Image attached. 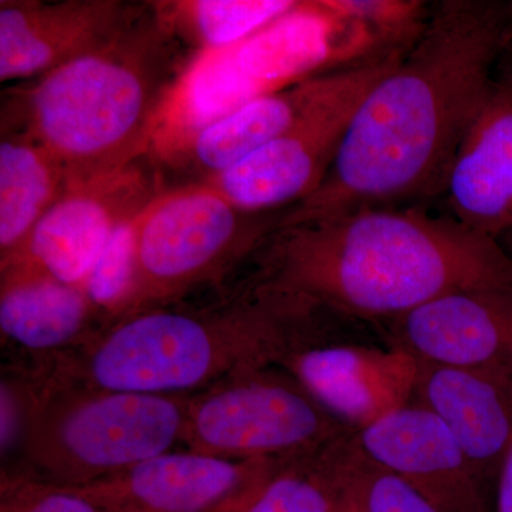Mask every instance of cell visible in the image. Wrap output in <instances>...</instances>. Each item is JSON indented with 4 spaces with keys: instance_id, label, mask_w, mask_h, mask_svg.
Instances as JSON below:
<instances>
[{
    "instance_id": "6da1fadb",
    "label": "cell",
    "mask_w": 512,
    "mask_h": 512,
    "mask_svg": "<svg viewBox=\"0 0 512 512\" xmlns=\"http://www.w3.org/2000/svg\"><path fill=\"white\" fill-rule=\"evenodd\" d=\"M512 42V0H446L360 101L318 190L276 228L444 195L451 165Z\"/></svg>"
},
{
    "instance_id": "7a4b0ae2",
    "label": "cell",
    "mask_w": 512,
    "mask_h": 512,
    "mask_svg": "<svg viewBox=\"0 0 512 512\" xmlns=\"http://www.w3.org/2000/svg\"><path fill=\"white\" fill-rule=\"evenodd\" d=\"M256 278L323 313L387 323L447 293L512 286V256L453 215L362 208L276 228Z\"/></svg>"
},
{
    "instance_id": "3957f363",
    "label": "cell",
    "mask_w": 512,
    "mask_h": 512,
    "mask_svg": "<svg viewBox=\"0 0 512 512\" xmlns=\"http://www.w3.org/2000/svg\"><path fill=\"white\" fill-rule=\"evenodd\" d=\"M320 315L254 276L210 305L178 302L123 316L49 367L100 389L191 396L238 373L281 366L316 342Z\"/></svg>"
},
{
    "instance_id": "277c9868",
    "label": "cell",
    "mask_w": 512,
    "mask_h": 512,
    "mask_svg": "<svg viewBox=\"0 0 512 512\" xmlns=\"http://www.w3.org/2000/svg\"><path fill=\"white\" fill-rule=\"evenodd\" d=\"M194 57L151 2L103 45L2 92V133L28 134L62 165L69 187L150 156L158 117Z\"/></svg>"
},
{
    "instance_id": "5b68a950",
    "label": "cell",
    "mask_w": 512,
    "mask_h": 512,
    "mask_svg": "<svg viewBox=\"0 0 512 512\" xmlns=\"http://www.w3.org/2000/svg\"><path fill=\"white\" fill-rule=\"evenodd\" d=\"M392 49L336 0L298 2L247 39L192 57L165 100L150 157L160 167L202 128L245 104Z\"/></svg>"
},
{
    "instance_id": "8992f818",
    "label": "cell",
    "mask_w": 512,
    "mask_h": 512,
    "mask_svg": "<svg viewBox=\"0 0 512 512\" xmlns=\"http://www.w3.org/2000/svg\"><path fill=\"white\" fill-rule=\"evenodd\" d=\"M28 375L32 403L20 451L29 476L86 487L181 443L188 396L100 389L49 367Z\"/></svg>"
},
{
    "instance_id": "52a82bcc",
    "label": "cell",
    "mask_w": 512,
    "mask_h": 512,
    "mask_svg": "<svg viewBox=\"0 0 512 512\" xmlns=\"http://www.w3.org/2000/svg\"><path fill=\"white\" fill-rule=\"evenodd\" d=\"M281 212L239 210L201 184L165 188L140 215L136 285L124 316L183 302L205 286L221 288L254 258Z\"/></svg>"
},
{
    "instance_id": "ba28073f",
    "label": "cell",
    "mask_w": 512,
    "mask_h": 512,
    "mask_svg": "<svg viewBox=\"0 0 512 512\" xmlns=\"http://www.w3.org/2000/svg\"><path fill=\"white\" fill-rule=\"evenodd\" d=\"M353 429L320 406L284 367L248 370L188 396L181 443L232 460H302Z\"/></svg>"
},
{
    "instance_id": "9c48e42d",
    "label": "cell",
    "mask_w": 512,
    "mask_h": 512,
    "mask_svg": "<svg viewBox=\"0 0 512 512\" xmlns=\"http://www.w3.org/2000/svg\"><path fill=\"white\" fill-rule=\"evenodd\" d=\"M409 47L373 57L362 76L335 100L234 167L197 184L254 214L285 211L306 200L325 180L360 101Z\"/></svg>"
},
{
    "instance_id": "30bf717a",
    "label": "cell",
    "mask_w": 512,
    "mask_h": 512,
    "mask_svg": "<svg viewBox=\"0 0 512 512\" xmlns=\"http://www.w3.org/2000/svg\"><path fill=\"white\" fill-rule=\"evenodd\" d=\"M161 177L158 165L144 156L113 173L67 188L15 261H28L64 284L83 288L117 229L165 190Z\"/></svg>"
},
{
    "instance_id": "8fae6325",
    "label": "cell",
    "mask_w": 512,
    "mask_h": 512,
    "mask_svg": "<svg viewBox=\"0 0 512 512\" xmlns=\"http://www.w3.org/2000/svg\"><path fill=\"white\" fill-rule=\"evenodd\" d=\"M284 464L185 448L80 488L107 512H242Z\"/></svg>"
},
{
    "instance_id": "7c38bea8",
    "label": "cell",
    "mask_w": 512,
    "mask_h": 512,
    "mask_svg": "<svg viewBox=\"0 0 512 512\" xmlns=\"http://www.w3.org/2000/svg\"><path fill=\"white\" fill-rule=\"evenodd\" d=\"M352 444L440 512H488L484 481L446 424L423 404L412 400L355 431Z\"/></svg>"
},
{
    "instance_id": "4fadbf2b",
    "label": "cell",
    "mask_w": 512,
    "mask_h": 512,
    "mask_svg": "<svg viewBox=\"0 0 512 512\" xmlns=\"http://www.w3.org/2000/svg\"><path fill=\"white\" fill-rule=\"evenodd\" d=\"M386 325L420 362L512 375V286L447 293Z\"/></svg>"
},
{
    "instance_id": "5bb4252c",
    "label": "cell",
    "mask_w": 512,
    "mask_h": 512,
    "mask_svg": "<svg viewBox=\"0 0 512 512\" xmlns=\"http://www.w3.org/2000/svg\"><path fill=\"white\" fill-rule=\"evenodd\" d=\"M281 367L353 430H362L412 402L420 363L406 350L312 342Z\"/></svg>"
},
{
    "instance_id": "9a60e30c",
    "label": "cell",
    "mask_w": 512,
    "mask_h": 512,
    "mask_svg": "<svg viewBox=\"0 0 512 512\" xmlns=\"http://www.w3.org/2000/svg\"><path fill=\"white\" fill-rule=\"evenodd\" d=\"M138 5L120 0H2L0 82H29L111 39Z\"/></svg>"
},
{
    "instance_id": "2e32d148",
    "label": "cell",
    "mask_w": 512,
    "mask_h": 512,
    "mask_svg": "<svg viewBox=\"0 0 512 512\" xmlns=\"http://www.w3.org/2000/svg\"><path fill=\"white\" fill-rule=\"evenodd\" d=\"M451 215L497 239L512 232V42L448 175Z\"/></svg>"
},
{
    "instance_id": "e0dca14e",
    "label": "cell",
    "mask_w": 512,
    "mask_h": 512,
    "mask_svg": "<svg viewBox=\"0 0 512 512\" xmlns=\"http://www.w3.org/2000/svg\"><path fill=\"white\" fill-rule=\"evenodd\" d=\"M373 57L245 104L198 131L160 165V170L184 171L192 175L187 184H197L234 167L348 90Z\"/></svg>"
},
{
    "instance_id": "ac0fdd59",
    "label": "cell",
    "mask_w": 512,
    "mask_h": 512,
    "mask_svg": "<svg viewBox=\"0 0 512 512\" xmlns=\"http://www.w3.org/2000/svg\"><path fill=\"white\" fill-rule=\"evenodd\" d=\"M416 402L451 431L485 484L512 446V375L420 362Z\"/></svg>"
},
{
    "instance_id": "d6986e66",
    "label": "cell",
    "mask_w": 512,
    "mask_h": 512,
    "mask_svg": "<svg viewBox=\"0 0 512 512\" xmlns=\"http://www.w3.org/2000/svg\"><path fill=\"white\" fill-rule=\"evenodd\" d=\"M106 328L82 288L28 261L0 266V330L16 348L50 357L80 348Z\"/></svg>"
},
{
    "instance_id": "ffe728a7",
    "label": "cell",
    "mask_w": 512,
    "mask_h": 512,
    "mask_svg": "<svg viewBox=\"0 0 512 512\" xmlns=\"http://www.w3.org/2000/svg\"><path fill=\"white\" fill-rule=\"evenodd\" d=\"M69 188L62 165L19 131L0 140V266L18 259L39 222Z\"/></svg>"
},
{
    "instance_id": "44dd1931",
    "label": "cell",
    "mask_w": 512,
    "mask_h": 512,
    "mask_svg": "<svg viewBox=\"0 0 512 512\" xmlns=\"http://www.w3.org/2000/svg\"><path fill=\"white\" fill-rule=\"evenodd\" d=\"M295 0H163L158 19L191 55L224 49L285 15Z\"/></svg>"
},
{
    "instance_id": "7402d4cb",
    "label": "cell",
    "mask_w": 512,
    "mask_h": 512,
    "mask_svg": "<svg viewBox=\"0 0 512 512\" xmlns=\"http://www.w3.org/2000/svg\"><path fill=\"white\" fill-rule=\"evenodd\" d=\"M352 434L333 448L336 512H440L403 478L363 457Z\"/></svg>"
},
{
    "instance_id": "603a6c76",
    "label": "cell",
    "mask_w": 512,
    "mask_h": 512,
    "mask_svg": "<svg viewBox=\"0 0 512 512\" xmlns=\"http://www.w3.org/2000/svg\"><path fill=\"white\" fill-rule=\"evenodd\" d=\"M338 443L285 463L242 512H336L333 448Z\"/></svg>"
},
{
    "instance_id": "cb8c5ba5",
    "label": "cell",
    "mask_w": 512,
    "mask_h": 512,
    "mask_svg": "<svg viewBox=\"0 0 512 512\" xmlns=\"http://www.w3.org/2000/svg\"><path fill=\"white\" fill-rule=\"evenodd\" d=\"M141 212L117 229L82 288L106 326L124 316L133 295Z\"/></svg>"
},
{
    "instance_id": "d4e9b609",
    "label": "cell",
    "mask_w": 512,
    "mask_h": 512,
    "mask_svg": "<svg viewBox=\"0 0 512 512\" xmlns=\"http://www.w3.org/2000/svg\"><path fill=\"white\" fill-rule=\"evenodd\" d=\"M0 512H107L83 488L2 471Z\"/></svg>"
},
{
    "instance_id": "484cf974",
    "label": "cell",
    "mask_w": 512,
    "mask_h": 512,
    "mask_svg": "<svg viewBox=\"0 0 512 512\" xmlns=\"http://www.w3.org/2000/svg\"><path fill=\"white\" fill-rule=\"evenodd\" d=\"M495 512H512V446L508 450L498 476Z\"/></svg>"
}]
</instances>
